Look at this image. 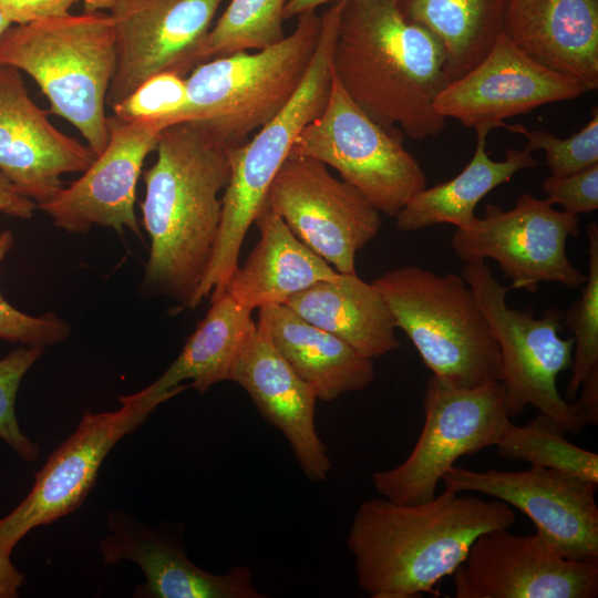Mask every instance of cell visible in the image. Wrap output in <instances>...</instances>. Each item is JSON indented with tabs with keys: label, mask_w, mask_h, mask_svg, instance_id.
I'll use <instances>...</instances> for the list:
<instances>
[{
	"label": "cell",
	"mask_w": 598,
	"mask_h": 598,
	"mask_svg": "<svg viewBox=\"0 0 598 598\" xmlns=\"http://www.w3.org/2000/svg\"><path fill=\"white\" fill-rule=\"evenodd\" d=\"M336 0H287L283 9V19L298 17L302 12L316 10L319 6L331 3Z\"/></svg>",
	"instance_id": "60d3db41"
},
{
	"label": "cell",
	"mask_w": 598,
	"mask_h": 598,
	"mask_svg": "<svg viewBox=\"0 0 598 598\" xmlns=\"http://www.w3.org/2000/svg\"><path fill=\"white\" fill-rule=\"evenodd\" d=\"M0 64L34 80L49 113L70 122L95 156L109 142L105 104L116 69L111 14H64L10 25L0 37Z\"/></svg>",
	"instance_id": "277c9868"
},
{
	"label": "cell",
	"mask_w": 598,
	"mask_h": 598,
	"mask_svg": "<svg viewBox=\"0 0 598 598\" xmlns=\"http://www.w3.org/2000/svg\"><path fill=\"white\" fill-rule=\"evenodd\" d=\"M401 14L435 35L453 81L474 68L503 32L507 0H394Z\"/></svg>",
	"instance_id": "83f0119b"
},
{
	"label": "cell",
	"mask_w": 598,
	"mask_h": 598,
	"mask_svg": "<svg viewBox=\"0 0 598 598\" xmlns=\"http://www.w3.org/2000/svg\"><path fill=\"white\" fill-rule=\"evenodd\" d=\"M422 406L424 423L410 455L393 468L372 473L378 494L401 504L431 501L454 463L495 445L511 421L501 381L463 388L432 375Z\"/></svg>",
	"instance_id": "9c48e42d"
},
{
	"label": "cell",
	"mask_w": 598,
	"mask_h": 598,
	"mask_svg": "<svg viewBox=\"0 0 598 598\" xmlns=\"http://www.w3.org/2000/svg\"><path fill=\"white\" fill-rule=\"evenodd\" d=\"M229 146L202 121L161 131L144 173L142 223L151 247L142 288L189 306L210 261L230 176Z\"/></svg>",
	"instance_id": "6da1fadb"
},
{
	"label": "cell",
	"mask_w": 598,
	"mask_h": 598,
	"mask_svg": "<svg viewBox=\"0 0 598 598\" xmlns=\"http://www.w3.org/2000/svg\"><path fill=\"white\" fill-rule=\"evenodd\" d=\"M37 204L22 194L13 183L0 172V213L8 216L30 219L37 208Z\"/></svg>",
	"instance_id": "74e56055"
},
{
	"label": "cell",
	"mask_w": 598,
	"mask_h": 598,
	"mask_svg": "<svg viewBox=\"0 0 598 598\" xmlns=\"http://www.w3.org/2000/svg\"><path fill=\"white\" fill-rule=\"evenodd\" d=\"M44 347L21 346L0 360V439L24 462H34L40 446L21 431L14 409L19 385Z\"/></svg>",
	"instance_id": "836d02e7"
},
{
	"label": "cell",
	"mask_w": 598,
	"mask_h": 598,
	"mask_svg": "<svg viewBox=\"0 0 598 598\" xmlns=\"http://www.w3.org/2000/svg\"><path fill=\"white\" fill-rule=\"evenodd\" d=\"M344 0L331 2L320 16L318 43L292 97L255 136L229 148L230 176L221 197V219L198 293L225 291L238 267L245 236L262 208L269 186L289 157L300 132L323 110L332 82V52Z\"/></svg>",
	"instance_id": "5b68a950"
},
{
	"label": "cell",
	"mask_w": 598,
	"mask_h": 598,
	"mask_svg": "<svg viewBox=\"0 0 598 598\" xmlns=\"http://www.w3.org/2000/svg\"><path fill=\"white\" fill-rule=\"evenodd\" d=\"M121 408L86 412L73 433L48 457L35 474L29 494L0 519V551L11 555L32 529L50 525L76 511L97 480L112 448L167 401L143 390L118 398Z\"/></svg>",
	"instance_id": "8fae6325"
},
{
	"label": "cell",
	"mask_w": 598,
	"mask_h": 598,
	"mask_svg": "<svg viewBox=\"0 0 598 598\" xmlns=\"http://www.w3.org/2000/svg\"><path fill=\"white\" fill-rule=\"evenodd\" d=\"M287 0H230L195 54V66L247 50L260 51L286 38Z\"/></svg>",
	"instance_id": "f546056e"
},
{
	"label": "cell",
	"mask_w": 598,
	"mask_h": 598,
	"mask_svg": "<svg viewBox=\"0 0 598 598\" xmlns=\"http://www.w3.org/2000/svg\"><path fill=\"white\" fill-rule=\"evenodd\" d=\"M565 431L538 413L518 426L508 421L496 442L497 453L508 461L554 468L598 483V454L570 443Z\"/></svg>",
	"instance_id": "f1b7e54d"
},
{
	"label": "cell",
	"mask_w": 598,
	"mask_h": 598,
	"mask_svg": "<svg viewBox=\"0 0 598 598\" xmlns=\"http://www.w3.org/2000/svg\"><path fill=\"white\" fill-rule=\"evenodd\" d=\"M109 142L82 175L39 205L54 227L71 234L103 226L141 236L135 215L136 185L144 161L155 151L162 130L156 123L107 117Z\"/></svg>",
	"instance_id": "ac0fdd59"
},
{
	"label": "cell",
	"mask_w": 598,
	"mask_h": 598,
	"mask_svg": "<svg viewBox=\"0 0 598 598\" xmlns=\"http://www.w3.org/2000/svg\"><path fill=\"white\" fill-rule=\"evenodd\" d=\"M80 0H0V12L11 24H27L70 13Z\"/></svg>",
	"instance_id": "8d00e7d4"
},
{
	"label": "cell",
	"mask_w": 598,
	"mask_h": 598,
	"mask_svg": "<svg viewBox=\"0 0 598 598\" xmlns=\"http://www.w3.org/2000/svg\"><path fill=\"white\" fill-rule=\"evenodd\" d=\"M283 305L363 357L374 359L401 347L383 295L357 272H339L292 295Z\"/></svg>",
	"instance_id": "d4e9b609"
},
{
	"label": "cell",
	"mask_w": 598,
	"mask_h": 598,
	"mask_svg": "<svg viewBox=\"0 0 598 598\" xmlns=\"http://www.w3.org/2000/svg\"><path fill=\"white\" fill-rule=\"evenodd\" d=\"M224 0H121L111 9L116 69L106 104L112 109L144 81L162 72L182 76Z\"/></svg>",
	"instance_id": "2e32d148"
},
{
	"label": "cell",
	"mask_w": 598,
	"mask_h": 598,
	"mask_svg": "<svg viewBox=\"0 0 598 598\" xmlns=\"http://www.w3.org/2000/svg\"><path fill=\"white\" fill-rule=\"evenodd\" d=\"M577 215L556 210L548 199L522 194L511 209L486 204L484 216L467 229H455L451 248L463 262L493 259L511 289L536 292L543 282L581 287L587 278L568 259L566 243L578 237Z\"/></svg>",
	"instance_id": "7c38bea8"
},
{
	"label": "cell",
	"mask_w": 598,
	"mask_h": 598,
	"mask_svg": "<svg viewBox=\"0 0 598 598\" xmlns=\"http://www.w3.org/2000/svg\"><path fill=\"white\" fill-rule=\"evenodd\" d=\"M186 103V78L162 72L144 81L112 110L122 121L156 123L165 128L177 122Z\"/></svg>",
	"instance_id": "d6a6232c"
},
{
	"label": "cell",
	"mask_w": 598,
	"mask_h": 598,
	"mask_svg": "<svg viewBox=\"0 0 598 598\" xmlns=\"http://www.w3.org/2000/svg\"><path fill=\"white\" fill-rule=\"evenodd\" d=\"M581 392L573 402L584 426L598 424V369H595L580 385Z\"/></svg>",
	"instance_id": "f35d334b"
},
{
	"label": "cell",
	"mask_w": 598,
	"mask_h": 598,
	"mask_svg": "<svg viewBox=\"0 0 598 598\" xmlns=\"http://www.w3.org/2000/svg\"><path fill=\"white\" fill-rule=\"evenodd\" d=\"M591 91L584 82L534 61L502 32L487 54L451 81L434 106L475 131L503 127L504 120Z\"/></svg>",
	"instance_id": "e0dca14e"
},
{
	"label": "cell",
	"mask_w": 598,
	"mask_h": 598,
	"mask_svg": "<svg viewBox=\"0 0 598 598\" xmlns=\"http://www.w3.org/2000/svg\"><path fill=\"white\" fill-rule=\"evenodd\" d=\"M83 10L86 13L101 12L102 10H111L121 0H81Z\"/></svg>",
	"instance_id": "b9f144b4"
},
{
	"label": "cell",
	"mask_w": 598,
	"mask_h": 598,
	"mask_svg": "<svg viewBox=\"0 0 598 598\" xmlns=\"http://www.w3.org/2000/svg\"><path fill=\"white\" fill-rule=\"evenodd\" d=\"M488 131H476V147L464 169L454 178L416 193L395 216L402 231H415L437 224L467 229L477 218L475 208L494 188L508 182L517 172L537 162L527 150L511 148L505 159L493 161L486 151Z\"/></svg>",
	"instance_id": "484cf974"
},
{
	"label": "cell",
	"mask_w": 598,
	"mask_h": 598,
	"mask_svg": "<svg viewBox=\"0 0 598 598\" xmlns=\"http://www.w3.org/2000/svg\"><path fill=\"white\" fill-rule=\"evenodd\" d=\"M210 301L179 355L143 389L146 394L168 400L188 386L181 384L187 380L199 393L229 381L234 361L257 323L251 319L252 311L240 307L226 291Z\"/></svg>",
	"instance_id": "4316f807"
},
{
	"label": "cell",
	"mask_w": 598,
	"mask_h": 598,
	"mask_svg": "<svg viewBox=\"0 0 598 598\" xmlns=\"http://www.w3.org/2000/svg\"><path fill=\"white\" fill-rule=\"evenodd\" d=\"M11 555L0 551V598H16L25 580L23 573L12 564Z\"/></svg>",
	"instance_id": "ab89813d"
},
{
	"label": "cell",
	"mask_w": 598,
	"mask_h": 598,
	"mask_svg": "<svg viewBox=\"0 0 598 598\" xmlns=\"http://www.w3.org/2000/svg\"><path fill=\"white\" fill-rule=\"evenodd\" d=\"M332 74L386 130L423 141L445 127L446 118L434 106L451 82L444 48L425 28L406 20L394 0H344Z\"/></svg>",
	"instance_id": "3957f363"
},
{
	"label": "cell",
	"mask_w": 598,
	"mask_h": 598,
	"mask_svg": "<svg viewBox=\"0 0 598 598\" xmlns=\"http://www.w3.org/2000/svg\"><path fill=\"white\" fill-rule=\"evenodd\" d=\"M588 237V274L581 286V293L575 300L563 321L573 332L574 358L571 377L567 384L566 395L573 400L586 378L598 369V225H587Z\"/></svg>",
	"instance_id": "4dcf8cb0"
},
{
	"label": "cell",
	"mask_w": 598,
	"mask_h": 598,
	"mask_svg": "<svg viewBox=\"0 0 598 598\" xmlns=\"http://www.w3.org/2000/svg\"><path fill=\"white\" fill-rule=\"evenodd\" d=\"M441 481L453 492H476L519 509L534 523L535 534L559 555L598 561V483L540 466L508 472L454 465Z\"/></svg>",
	"instance_id": "5bb4252c"
},
{
	"label": "cell",
	"mask_w": 598,
	"mask_h": 598,
	"mask_svg": "<svg viewBox=\"0 0 598 598\" xmlns=\"http://www.w3.org/2000/svg\"><path fill=\"white\" fill-rule=\"evenodd\" d=\"M14 243L10 230L0 233V261ZM71 327L54 312L27 315L11 306L0 291V339L22 346H54L69 338Z\"/></svg>",
	"instance_id": "e575fe53"
},
{
	"label": "cell",
	"mask_w": 598,
	"mask_h": 598,
	"mask_svg": "<svg viewBox=\"0 0 598 598\" xmlns=\"http://www.w3.org/2000/svg\"><path fill=\"white\" fill-rule=\"evenodd\" d=\"M12 25L8 19L0 12V37L3 34V32Z\"/></svg>",
	"instance_id": "7bdbcfd3"
},
{
	"label": "cell",
	"mask_w": 598,
	"mask_h": 598,
	"mask_svg": "<svg viewBox=\"0 0 598 598\" xmlns=\"http://www.w3.org/2000/svg\"><path fill=\"white\" fill-rule=\"evenodd\" d=\"M542 188L553 205L573 215L598 209V163L565 176H548Z\"/></svg>",
	"instance_id": "d590c367"
},
{
	"label": "cell",
	"mask_w": 598,
	"mask_h": 598,
	"mask_svg": "<svg viewBox=\"0 0 598 598\" xmlns=\"http://www.w3.org/2000/svg\"><path fill=\"white\" fill-rule=\"evenodd\" d=\"M289 156L318 159L337 169L380 213L395 217L427 184L402 132L371 120L332 74L327 103L296 138Z\"/></svg>",
	"instance_id": "30bf717a"
},
{
	"label": "cell",
	"mask_w": 598,
	"mask_h": 598,
	"mask_svg": "<svg viewBox=\"0 0 598 598\" xmlns=\"http://www.w3.org/2000/svg\"><path fill=\"white\" fill-rule=\"evenodd\" d=\"M461 275L486 316L501 354V370L509 419L527 405L550 417L565 432L578 434L585 426L573 403L557 388L558 375L570 368L574 339H561L563 311L549 308L542 318L530 310L507 306L504 287L485 260L465 262Z\"/></svg>",
	"instance_id": "ba28073f"
},
{
	"label": "cell",
	"mask_w": 598,
	"mask_h": 598,
	"mask_svg": "<svg viewBox=\"0 0 598 598\" xmlns=\"http://www.w3.org/2000/svg\"><path fill=\"white\" fill-rule=\"evenodd\" d=\"M293 32L267 49L215 58L186 78L187 103L177 122L202 121L229 146L269 122L292 97L312 60L321 20L302 12Z\"/></svg>",
	"instance_id": "52a82bcc"
},
{
	"label": "cell",
	"mask_w": 598,
	"mask_h": 598,
	"mask_svg": "<svg viewBox=\"0 0 598 598\" xmlns=\"http://www.w3.org/2000/svg\"><path fill=\"white\" fill-rule=\"evenodd\" d=\"M311 250L340 274L355 272V255L380 231L381 213L322 162L289 156L265 204Z\"/></svg>",
	"instance_id": "4fadbf2b"
},
{
	"label": "cell",
	"mask_w": 598,
	"mask_h": 598,
	"mask_svg": "<svg viewBox=\"0 0 598 598\" xmlns=\"http://www.w3.org/2000/svg\"><path fill=\"white\" fill-rule=\"evenodd\" d=\"M504 128L524 135L528 152L543 150L551 176H565L598 163V110L592 109L590 121L577 133L559 138L550 132L528 130L522 124H505Z\"/></svg>",
	"instance_id": "1f68e13d"
},
{
	"label": "cell",
	"mask_w": 598,
	"mask_h": 598,
	"mask_svg": "<svg viewBox=\"0 0 598 598\" xmlns=\"http://www.w3.org/2000/svg\"><path fill=\"white\" fill-rule=\"evenodd\" d=\"M372 282L432 375L463 388L502 380L497 342L462 275L408 265Z\"/></svg>",
	"instance_id": "8992f818"
},
{
	"label": "cell",
	"mask_w": 598,
	"mask_h": 598,
	"mask_svg": "<svg viewBox=\"0 0 598 598\" xmlns=\"http://www.w3.org/2000/svg\"><path fill=\"white\" fill-rule=\"evenodd\" d=\"M455 598H595L598 561L566 558L536 534L480 535L452 575Z\"/></svg>",
	"instance_id": "9a60e30c"
},
{
	"label": "cell",
	"mask_w": 598,
	"mask_h": 598,
	"mask_svg": "<svg viewBox=\"0 0 598 598\" xmlns=\"http://www.w3.org/2000/svg\"><path fill=\"white\" fill-rule=\"evenodd\" d=\"M109 534L99 543L106 565L121 560L136 564L145 581L134 597L142 598H262L246 566L213 574L195 565L186 550L166 533L124 511L109 514Z\"/></svg>",
	"instance_id": "ffe728a7"
},
{
	"label": "cell",
	"mask_w": 598,
	"mask_h": 598,
	"mask_svg": "<svg viewBox=\"0 0 598 598\" xmlns=\"http://www.w3.org/2000/svg\"><path fill=\"white\" fill-rule=\"evenodd\" d=\"M229 381L239 384L261 416L286 437L305 476L326 481L331 460L316 427L317 395L258 323L235 359Z\"/></svg>",
	"instance_id": "44dd1931"
},
{
	"label": "cell",
	"mask_w": 598,
	"mask_h": 598,
	"mask_svg": "<svg viewBox=\"0 0 598 598\" xmlns=\"http://www.w3.org/2000/svg\"><path fill=\"white\" fill-rule=\"evenodd\" d=\"M503 32L539 64L598 87V0H507Z\"/></svg>",
	"instance_id": "7402d4cb"
},
{
	"label": "cell",
	"mask_w": 598,
	"mask_h": 598,
	"mask_svg": "<svg viewBox=\"0 0 598 598\" xmlns=\"http://www.w3.org/2000/svg\"><path fill=\"white\" fill-rule=\"evenodd\" d=\"M30 97L21 72L0 64V172L37 206L95 159L86 144L58 130Z\"/></svg>",
	"instance_id": "d6986e66"
},
{
	"label": "cell",
	"mask_w": 598,
	"mask_h": 598,
	"mask_svg": "<svg viewBox=\"0 0 598 598\" xmlns=\"http://www.w3.org/2000/svg\"><path fill=\"white\" fill-rule=\"evenodd\" d=\"M260 238L227 287L234 300L252 311L281 305L292 295L338 276V271L305 245L266 205L254 221Z\"/></svg>",
	"instance_id": "cb8c5ba5"
},
{
	"label": "cell",
	"mask_w": 598,
	"mask_h": 598,
	"mask_svg": "<svg viewBox=\"0 0 598 598\" xmlns=\"http://www.w3.org/2000/svg\"><path fill=\"white\" fill-rule=\"evenodd\" d=\"M258 326L293 369L315 391L318 401L364 390L374 379L373 359L308 322L288 306L259 308Z\"/></svg>",
	"instance_id": "603a6c76"
},
{
	"label": "cell",
	"mask_w": 598,
	"mask_h": 598,
	"mask_svg": "<svg viewBox=\"0 0 598 598\" xmlns=\"http://www.w3.org/2000/svg\"><path fill=\"white\" fill-rule=\"evenodd\" d=\"M509 505L448 488L431 501L401 504L383 496L362 502L347 546L359 587L371 598L439 596L436 586L464 561L483 533L509 528Z\"/></svg>",
	"instance_id": "7a4b0ae2"
}]
</instances>
